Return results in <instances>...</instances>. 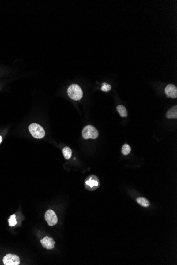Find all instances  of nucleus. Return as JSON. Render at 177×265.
Instances as JSON below:
<instances>
[{
  "mask_svg": "<svg viewBox=\"0 0 177 265\" xmlns=\"http://www.w3.org/2000/svg\"><path fill=\"white\" fill-rule=\"evenodd\" d=\"M69 97L73 100H80L83 96V91L78 85L72 84L67 89Z\"/></svg>",
  "mask_w": 177,
  "mask_h": 265,
  "instance_id": "f257e3e1",
  "label": "nucleus"
},
{
  "mask_svg": "<svg viewBox=\"0 0 177 265\" xmlns=\"http://www.w3.org/2000/svg\"><path fill=\"white\" fill-rule=\"evenodd\" d=\"M99 132L98 130L91 125H88L83 128L82 130V137L85 139H95L98 137Z\"/></svg>",
  "mask_w": 177,
  "mask_h": 265,
  "instance_id": "f03ea898",
  "label": "nucleus"
},
{
  "mask_svg": "<svg viewBox=\"0 0 177 265\" xmlns=\"http://www.w3.org/2000/svg\"><path fill=\"white\" fill-rule=\"evenodd\" d=\"M29 129L32 136L37 139H41L45 136V130L38 124H31L29 127Z\"/></svg>",
  "mask_w": 177,
  "mask_h": 265,
  "instance_id": "7ed1b4c3",
  "label": "nucleus"
},
{
  "mask_svg": "<svg viewBox=\"0 0 177 265\" xmlns=\"http://www.w3.org/2000/svg\"><path fill=\"white\" fill-rule=\"evenodd\" d=\"M99 181L97 177L91 175L87 178L85 182V186L88 190H95L99 186Z\"/></svg>",
  "mask_w": 177,
  "mask_h": 265,
  "instance_id": "20e7f679",
  "label": "nucleus"
},
{
  "mask_svg": "<svg viewBox=\"0 0 177 265\" xmlns=\"http://www.w3.org/2000/svg\"><path fill=\"white\" fill-rule=\"evenodd\" d=\"M3 262L5 265H19L20 263V258L17 255L9 253L4 256Z\"/></svg>",
  "mask_w": 177,
  "mask_h": 265,
  "instance_id": "39448f33",
  "label": "nucleus"
},
{
  "mask_svg": "<svg viewBox=\"0 0 177 265\" xmlns=\"http://www.w3.org/2000/svg\"><path fill=\"white\" fill-rule=\"evenodd\" d=\"M45 219L48 224L51 226L56 225L58 222L57 215L52 210H48L46 211L45 214Z\"/></svg>",
  "mask_w": 177,
  "mask_h": 265,
  "instance_id": "423d86ee",
  "label": "nucleus"
},
{
  "mask_svg": "<svg viewBox=\"0 0 177 265\" xmlns=\"http://www.w3.org/2000/svg\"><path fill=\"white\" fill-rule=\"evenodd\" d=\"M40 243L43 247L46 249L51 250L54 248L55 242L52 238H49L48 236H46L40 240Z\"/></svg>",
  "mask_w": 177,
  "mask_h": 265,
  "instance_id": "0eeeda50",
  "label": "nucleus"
},
{
  "mask_svg": "<svg viewBox=\"0 0 177 265\" xmlns=\"http://www.w3.org/2000/svg\"><path fill=\"white\" fill-rule=\"evenodd\" d=\"M165 93L168 97L172 98H177V87L173 84L168 85L165 88Z\"/></svg>",
  "mask_w": 177,
  "mask_h": 265,
  "instance_id": "6e6552de",
  "label": "nucleus"
},
{
  "mask_svg": "<svg viewBox=\"0 0 177 265\" xmlns=\"http://www.w3.org/2000/svg\"><path fill=\"white\" fill-rule=\"evenodd\" d=\"M167 118L168 119H177V106L175 105L170 109L166 114Z\"/></svg>",
  "mask_w": 177,
  "mask_h": 265,
  "instance_id": "1a4fd4ad",
  "label": "nucleus"
},
{
  "mask_svg": "<svg viewBox=\"0 0 177 265\" xmlns=\"http://www.w3.org/2000/svg\"><path fill=\"white\" fill-rule=\"evenodd\" d=\"M117 110L122 117H127L128 113L125 107L122 105H119L117 107Z\"/></svg>",
  "mask_w": 177,
  "mask_h": 265,
  "instance_id": "9d476101",
  "label": "nucleus"
},
{
  "mask_svg": "<svg viewBox=\"0 0 177 265\" xmlns=\"http://www.w3.org/2000/svg\"><path fill=\"white\" fill-rule=\"evenodd\" d=\"M136 201L141 206H143L145 208H147L148 206H150V203L149 201L144 197H139L137 198Z\"/></svg>",
  "mask_w": 177,
  "mask_h": 265,
  "instance_id": "9b49d317",
  "label": "nucleus"
},
{
  "mask_svg": "<svg viewBox=\"0 0 177 265\" xmlns=\"http://www.w3.org/2000/svg\"><path fill=\"white\" fill-rule=\"evenodd\" d=\"M63 154L65 159H69L72 156V150L70 148L65 147L63 148Z\"/></svg>",
  "mask_w": 177,
  "mask_h": 265,
  "instance_id": "f8f14e48",
  "label": "nucleus"
},
{
  "mask_svg": "<svg viewBox=\"0 0 177 265\" xmlns=\"http://www.w3.org/2000/svg\"><path fill=\"white\" fill-rule=\"evenodd\" d=\"M132 150L131 147H130V145L128 144H125L122 145V153L124 155H127L129 153H130V151Z\"/></svg>",
  "mask_w": 177,
  "mask_h": 265,
  "instance_id": "ddd939ff",
  "label": "nucleus"
},
{
  "mask_svg": "<svg viewBox=\"0 0 177 265\" xmlns=\"http://www.w3.org/2000/svg\"><path fill=\"white\" fill-rule=\"evenodd\" d=\"M8 222H9V226H16L17 223V220H16V215L13 214L12 215H11L10 218L8 220Z\"/></svg>",
  "mask_w": 177,
  "mask_h": 265,
  "instance_id": "4468645a",
  "label": "nucleus"
},
{
  "mask_svg": "<svg viewBox=\"0 0 177 265\" xmlns=\"http://www.w3.org/2000/svg\"><path fill=\"white\" fill-rule=\"evenodd\" d=\"M111 89V86L110 85L107 84L106 83H104L102 84V87H101V90L104 92H109V90Z\"/></svg>",
  "mask_w": 177,
  "mask_h": 265,
  "instance_id": "2eb2a0df",
  "label": "nucleus"
},
{
  "mask_svg": "<svg viewBox=\"0 0 177 265\" xmlns=\"http://www.w3.org/2000/svg\"><path fill=\"white\" fill-rule=\"evenodd\" d=\"M2 137H1V136H0V143H1V142H2Z\"/></svg>",
  "mask_w": 177,
  "mask_h": 265,
  "instance_id": "dca6fc26",
  "label": "nucleus"
}]
</instances>
